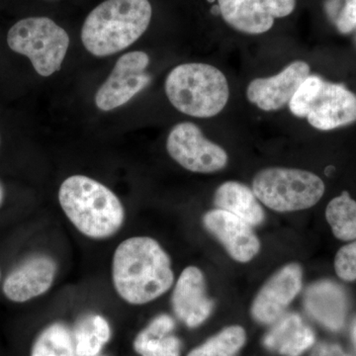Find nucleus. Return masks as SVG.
<instances>
[{
	"instance_id": "obj_1",
	"label": "nucleus",
	"mask_w": 356,
	"mask_h": 356,
	"mask_svg": "<svg viewBox=\"0 0 356 356\" xmlns=\"http://www.w3.org/2000/svg\"><path fill=\"white\" fill-rule=\"evenodd\" d=\"M112 281L117 294L130 305H145L172 288L175 274L165 250L151 236H132L115 250Z\"/></svg>"
},
{
	"instance_id": "obj_2",
	"label": "nucleus",
	"mask_w": 356,
	"mask_h": 356,
	"mask_svg": "<svg viewBox=\"0 0 356 356\" xmlns=\"http://www.w3.org/2000/svg\"><path fill=\"white\" fill-rule=\"evenodd\" d=\"M60 207L74 228L92 240L116 235L125 222V209L111 189L86 175H72L58 191Z\"/></svg>"
},
{
	"instance_id": "obj_3",
	"label": "nucleus",
	"mask_w": 356,
	"mask_h": 356,
	"mask_svg": "<svg viewBox=\"0 0 356 356\" xmlns=\"http://www.w3.org/2000/svg\"><path fill=\"white\" fill-rule=\"evenodd\" d=\"M152 13L149 0H106L84 21L83 46L95 57L125 50L147 31Z\"/></svg>"
},
{
	"instance_id": "obj_4",
	"label": "nucleus",
	"mask_w": 356,
	"mask_h": 356,
	"mask_svg": "<svg viewBox=\"0 0 356 356\" xmlns=\"http://www.w3.org/2000/svg\"><path fill=\"white\" fill-rule=\"evenodd\" d=\"M165 93L182 113L196 118H211L226 107L229 97L228 81L221 70L202 63L177 65L165 79Z\"/></svg>"
},
{
	"instance_id": "obj_5",
	"label": "nucleus",
	"mask_w": 356,
	"mask_h": 356,
	"mask_svg": "<svg viewBox=\"0 0 356 356\" xmlns=\"http://www.w3.org/2000/svg\"><path fill=\"white\" fill-rule=\"evenodd\" d=\"M325 184L315 173L296 168H269L252 181L254 195L276 212H294L313 207L325 193Z\"/></svg>"
},
{
	"instance_id": "obj_6",
	"label": "nucleus",
	"mask_w": 356,
	"mask_h": 356,
	"mask_svg": "<svg viewBox=\"0 0 356 356\" xmlns=\"http://www.w3.org/2000/svg\"><path fill=\"white\" fill-rule=\"evenodd\" d=\"M7 43L11 50L29 58L40 76L47 77L62 67L70 37L50 18L30 17L11 27Z\"/></svg>"
},
{
	"instance_id": "obj_7",
	"label": "nucleus",
	"mask_w": 356,
	"mask_h": 356,
	"mask_svg": "<svg viewBox=\"0 0 356 356\" xmlns=\"http://www.w3.org/2000/svg\"><path fill=\"white\" fill-rule=\"evenodd\" d=\"M166 149L178 165L192 172H216L228 163L226 151L206 139L200 128L191 122L177 124L172 129Z\"/></svg>"
},
{
	"instance_id": "obj_8",
	"label": "nucleus",
	"mask_w": 356,
	"mask_h": 356,
	"mask_svg": "<svg viewBox=\"0 0 356 356\" xmlns=\"http://www.w3.org/2000/svg\"><path fill=\"white\" fill-rule=\"evenodd\" d=\"M149 64L145 51H131L119 58L111 74L96 92V106L102 111H111L144 90L152 81L146 72Z\"/></svg>"
},
{
	"instance_id": "obj_9",
	"label": "nucleus",
	"mask_w": 356,
	"mask_h": 356,
	"mask_svg": "<svg viewBox=\"0 0 356 356\" xmlns=\"http://www.w3.org/2000/svg\"><path fill=\"white\" fill-rule=\"evenodd\" d=\"M296 0H218L222 19L236 31L264 34L273 27L276 18L294 11Z\"/></svg>"
},
{
	"instance_id": "obj_10",
	"label": "nucleus",
	"mask_w": 356,
	"mask_h": 356,
	"mask_svg": "<svg viewBox=\"0 0 356 356\" xmlns=\"http://www.w3.org/2000/svg\"><path fill=\"white\" fill-rule=\"evenodd\" d=\"M303 271L298 264L283 266L261 287L252 302V316L255 322L273 325L302 289Z\"/></svg>"
},
{
	"instance_id": "obj_11",
	"label": "nucleus",
	"mask_w": 356,
	"mask_h": 356,
	"mask_svg": "<svg viewBox=\"0 0 356 356\" xmlns=\"http://www.w3.org/2000/svg\"><path fill=\"white\" fill-rule=\"evenodd\" d=\"M57 273V262L50 255H31L7 275L2 290L14 303H25L48 292Z\"/></svg>"
},
{
	"instance_id": "obj_12",
	"label": "nucleus",
	"mask_w": 356,
	"mask_h": 356,
	"mask_svg": "<svg viewBox=\"0 0 356 356\" xmlns=\"http://www.w3.org/2000/svg\"><path fill=\"white\" fill-rule=\"evenodd\" d=\"M203 225L236 261H250L261 250V242L252 227L227 211L218 208L208 211L204 214Z\"/></svg>"
},
{
	"instance_id": "obj_13",
	"label": "nucleus",
	"mask_w": 356,
	"mask_h": 356,
	"mask_svg": "<svg viewBox=\"0 0 356 356\" xmlns=\"http://www.w3.org/2000/svg\"><path fill=\"white\" fill-rule=\"evenodd\" d=\"M310 72L306 62L296 60L276 76L255 79L248 86V102L264 111H277L289 103Z\"/></svg>"
},
{
	"instance_id": "obj_14",
	"label": "nucleus",
	"mask_w": 356,
	"mask_h": 356,
	"mask_svg": "<svg viewBox=\"0 0 356 356\" xmlns=\"http://www.w3.org/2000/svg\"><path fill=\"white\" fill-rule=\"evenodd\" d=\"M172 304L175 316L192 329L210 317L214 303L208 298L205 278L198 267H186L180 274L173 289Z\"/></svg>"
},
{
	"instance_id": "obj_15",
	"label": "nucleus",
	"mask_w": 356,
	"mask_h": 356,
	"mask_svg": "<svg viewBox=\"0 0 356 356\" xmlns=\"http://www.w3.org/2000/svg\"><path fill=\"white\" fill-rule=\"evenodd\" d=\"M307 120L321 131L350 125L356 121V95L343 84L323 83Z\"/></svg>"
},
{
	"instance_id": "obj_16",
	"label": "nucleus",
	"mask_w": 356,
	"mask_h": 356,
	"mask_svg": "<svg viewBox=\"0 0 356 356\" xmlns=\"http://www.w3.org/2000/svg\"><path fill=\"white\" fill-rule=\"evenodd\" d=\"M307 313L331 331H341L348 317V295L331 280H320L307 288L304 294Z\"/></svg>"
},
{
	"instance_id": "obj_17",
	"label": "nucleus",
	"mask_w": 356,
	"mask_h": 356,
	"mask_svg": "<svg viewBox=\"0 0 356 356\" xmlns=\"http://www.w3.org/2000/svg\"><path fill=\"white\" fill-rule=\"evenodd\" d=\"M313 330L297 313L283 314L264 337L267 350L283 356H300L315 344Z\"/></svg>"
},
{
	"instance_id": "obj_18",
	"label": "nucleus",
	"mask_w": 356,
	"mask_h": 356,
	"mask_svg": "<svg viewBox=\"0 0 356 356\" xmlns=\"http://www.w3.org/2000/svg\"><path fill=\"white\" fill-rule=\"evenodd\" d=\"M175 320L161 314L153 318L134 339V350L140 356H180L181 341L172 332Z\"/></svg>"
},
{
	"instance_id": "obj_19",
	"label": "nucleus",
	"mask_w": 356,
	"mask_h": 356,
	"mask_svg": "<svg viewBox=\"0 0 356 356\" xmlns=\"http://www.w3.org/2000/svg\"><path fill=\"white\" fill-rule=\"evenodd\" d=\"M214 204L218 209L236 215L252 227L264 221V211L254 191L236 181H227L218 187L214 194Z\"/></svg>"
},
{
	"instance_id": "obj_20",
	"label": "nucleus",
	"mask_w": 356,
	"mask_h": 356,
	"mask_svg": "<svg viewBox=\"0 0 356 356\" xmlns=\"http://www.w3.org/2000/svg\"><path fill=\"white\" fill-rule=\"evenodd\" d=\"M72 339L77 356L99 355L111 339V327L103 316L88 314L77 321Z\"/></svg>"
},
{
	"instance_id": "obj_21",
	"label": "nucleus",
	"mask_w": 356,
	"mask_h": 356,
	"mask_svg": "<svg viewBox=\"0 0 356 356\" xmlns=\"http://www.w3.org/2000/svg\"><path fill=\"white\" fill-rule=\"evenodd\" d=\"M325 218L337 238L343 242L356 240V201L348 192L343 191L327 204Z\"/></svg>"
},
{
	"instance_id": "obj_22",
	"label": "nucleus",
	"mask_w": 356,
	"mask_h": 356,
	"mask_svg": "<svg viewBox=\"0 0 356 356\" xmlns=\"http://www.w3.org/2000/svg\"><path fill=\"white\" fill-rule=\"evenodd\" d=\"M31 356H77L72 334L62 323H54L40 332Z\"/></svg>"
},
{
	"instance_id": "obj_23",
	"label": "nucleus",
	"mask_w": 356,
	"mask_h": 356,
	"mask_svg": "<svg viewBox=\"0 0 356 356\" xmlns=\"http://www.w3.org/2000/svg\"><path fill=\"white\" fill-rule=\"evenodd\" d=\"M247 341V334L241 325H231L210 337L187 356H236Z\"/></svg>"
},
{
	"instance_id": "obj_24",
	"label": "nucleus",
	"mask_w": 356,
	"mask_h": 356,
	"mask_svg": "<svg viewBox=\"0 0 356 356\" xmlns=\"http://www.w3.org/2000/svg\"><path fill=\"white\" fill-rule=\"evenodd\" d=\"M324 79L322 77L310 74L294 93L289 105L290 111L298 118H307L312 105L322 88Z\"/></svg>"
},
{
	"instance_id": "obj_25",
	"label": "nucleus",
	"mask_w": 356,
	"mask_h": 356,
	"mask_svg": "<svg viewBox=\"0 0 356 356\" xmlns=\"http://www.w3.org/2000/svg\"><path fill=\"white\" fill-rule=\"evenodd\" d=\"M337 276L346 282L356 280V241L339 248L334 259Z\"/></svg>"
},
{
	"instance_id": "obj_26",
	"label": "nucleus",
	"mask_w": 356,
	"mask_h": 356,
	"mask_svg": "<svg viewBox=\"0 0 356 356\" xmlns=\"http://www.w3.org/2000/svg\"><path fill=\"white\" fill-rule=\"evenodd\" d=\"M337 29L343 34L356 29V0H346L336 20Z\"/></svg>"
},
{
	"instance_id": "obj_27",
	"label": "nucleus",
	"mask_w": 356,
	"mask_h": 356,
	"mask_svg": "<svg viewBox=\"0 0 356 356\" xmlns=\"http://www.w3.org/2000/svg\"><path fill=\"white\" fill-rule=\"evenodd\" d=\"M310 356H355L346 353L341 346L332 343H320L314 346Z\"/></svg>"
},
{
	"instance_id": "obj_28",
	"label": "nucleus",
	"mask_w": 356,
	"mask_h": 356,
	"mask_svg": "<svg viewBox=\"0 0 356 356\" xmlns=\"http://www.w3.org/2000/svg\"><path fill=\"white\" fill-rule=\"evenodd\" d=\"M350 337L353 346L356 348V318L353 320V324H351Z\"/></svg>"
},
{
	"instance_id": "obj_29",
	"label": "nucleus",
	"mask_w": 356,
	"mask_h": 356,
	"mask_svg": "<svg viewBox=\"0 0 356 356\" xmlns=\"http://www.w3.org/2000/svg\"><path fill=\"white\" fill-rule=\"evenodd\" d=\"M4 199V189L3 186H2L1 182H0V206H1L2 202H3Z\"/></svg>"
},
{
	"instance_id": "obj_30",
	"label": "nucleus",
	"mask_w": 356,
	"mask_h": 356,
	"mask_svg": "<svg viewBox=\"0 0 356 356\" xmlns=\"http://www.w3.org/2000/svg\"><path fill=\"white\" fill-rule=\"evenodd\" d=\"M0 277H1V273H0Z\"/></svg>"
},
{
	"instance_id": "obj_31",
	"label": "nucleus",
	"mask_w": 356,
	"mask_h": 356,
	"mask_svg": "<svg viewBox=\"0 0 356 356\" xmlns=\"http://www.w3.org/2000/svg\"><path fill=\"white\" fill-rule=\"evenodd\" d=\"M96 356H100V355H96Z\"/></svg>"
}]
</instances>
